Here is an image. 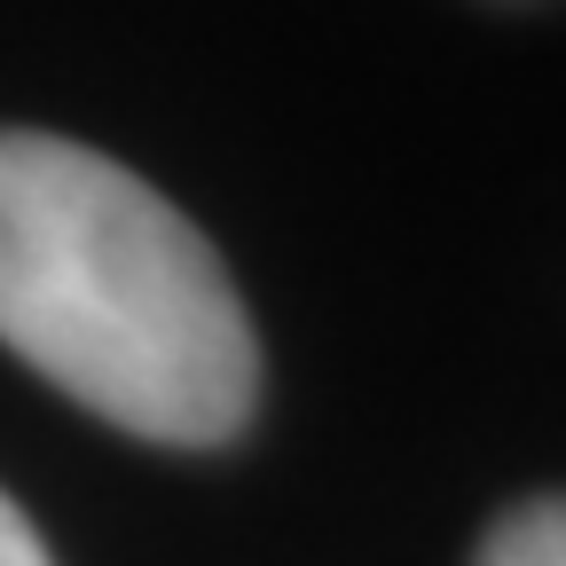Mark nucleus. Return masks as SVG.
Returning <instances> with one entry per match:
<instances>
[{
    "instance_id": "obj_3",
    "label": "nucleus",
    "mask_w": 566,
    "mask_h": 566,
    "mask_svg": "<svg viewBox=\"0 0 566 566\" xmlns=\"http://www.w3.org/2000/svg\"><path fill=\"white\" fill-rule=\"evenodd\" d=\"M0 566H55L48 543H40V527L17 512V495H9V488H0Z\"/></svg>"
},
{
    "instance_id": "obj_2",
    "label": "nucleus",
    "mask_w": 566,
    "mask_h": 566,
    "mask_svg": "<svg viewBox=\"0 0 566 566\" xmlns=\"http://www.w3.org/2000/svg\"><path fill=\"white\" fill-rule=\"evenodd\" d=\"M472 566H566V495H527L495 520Z\"/></svg>"
},
{
    "instance_id": "obj_1",
    "label": "nucleus",
    "mask_w": 566,
    "mask_h": 566,
    "mask_svg": "<svg viewBox=\"0 0 566 566\" xmlns=\"http://www.w3.org/2000/svg\"><path fill=\"white\" fill-rule=\"evenodd\" d=\"M0 346L103 424L221 449L260 409V338L181 205L63 134H0Z\"/></svg>"
}]
</instances>
